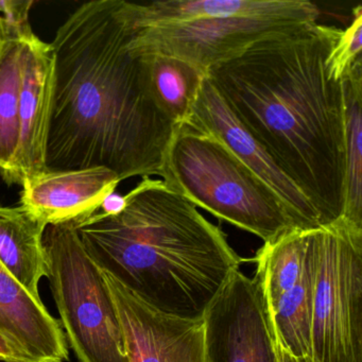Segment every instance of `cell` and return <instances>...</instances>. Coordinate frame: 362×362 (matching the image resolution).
<instances>
[{"label":"cell","instance_id":"cell-1","mask_svg":"<svg viewBox=\"0 0 362 362\" xmlns=\"http://www.w3.org/2000/svg\"><path fill=\"white\" fill-rule=\"evenodd\" d=\"M127 0H95L57 31L46 170L103 167L120 181L160 177L175 128L131 54Z\"/></svg>","mask_w":362,"mask_h":362},{"label":"cell","instance_id":"cell-2","mask_svg":"<svg viewBox=\"0 0 362 362\" xmlns=\"http://www.w3.org/2000/svg\"><path fill=\"white\" fill-rule=\"evenodd\" d=\"M341 29L275 35L207 71L241 126L308 199L321 228L344 211L345 105L328 54Z\"/></svg>","mask_w":362,"mask_h":362},{"label":"cell","instance_id":"cell-3","mask_svg":"<svg viewBox=\"0 0 362 362\" xmlns=\"http://www.w3.org/2000/svg\"><path fill=\"white\" fill-rule=\"evenodd\" d=\"M117 215L77 226L95 264L153 308L202 319L241 258L219 226L162 180L143 177Z\"/></svg>","mask_w":362,"mask_h":362},{"label":"cell","instance_id":"cell-4","mask_svg":"<svg viewBox=\"0 0 362 362\" xmlns=\"http://www.w3.org/2000/svg\"><path fill=\"white\" fill-rule=\"evenodd\" d=\"M162 181L196 207L259 237L274 240L294 230L279 197L209 133L179 127L165 154Z\"/></svg>","mask_w":362,"mask_h":362},{"label":"cell","instance_id":"cell-5","mask_svg":"<svg viewBox=\"0 0 362 362\" xmlns=\"http://www.w3.org/2000/svg\"><path fill=\"white\" fill-rule=\"evenodd\" d=\"M47 277L65 338L79 362H129L103 271L90 257L76 222L44 233Z\"/></svg>","mask_w":362,"mask_h":362},{"label":"cell","instance_id":"cell-6","mask_svg":"<svg viewBox=\"0 0 362 362\" xmlns=\"http://www.w3.org/2000/svg\"><path fill=\"white\" fill-rule=\"evenodd\" d=\"M311 351L315 362H362V234L342 219L317 230Z\"/></svg>","mask_w":362,"mask_h":362},{"label":"cell","instance_id":"cell-7","mask_svg":"<svg viewBox=\"0 0 362 362\" xmlns=\"http://www.w3.org/2000/svg\"><path fill=\"white\" fill-rule=\"evenodd\" d=\"M320 14L317 5L298 0L292 9L270 16L205 18L149 27L132 24L129 49L134 56L156 54L181 59L207 75L211 67L243 54L257 42L317 24Z\"/></svg>","mask_w":362,"mask_h":362},{"label":"cell","instance_id":"cell-8","mask_svg":"<svg viewBox=\"0 0 362 362\" xmlns=\"http://www.w3.org/2000/svg\"><path fill=\"white\" fill-rule=\"evenodd\" d=\"M206 362H279L258 281L237 270L203 315Z\"/></svg>","mask_w":362,"mask_h":362},{"label":"cell","instance_id":"cell-9","mask_svg":"<svg viewBox=\"0 0 362 362\" xmlns=\"http://www.w3.org/2000/svg\"><path fill=\"white\" fill-rule=\"evenodd\" d=\"M103 271V270H101ZM124 337L129 362H206L202 319H186L150 306L103 271Z\"/></svg>","mask_w":362,"mask_h":362},{"label":"cell","instance_id":"cell-10","mask_svg":"<svg viewBox=\"0 0 362 362\" xmlns=\"http://www.w3.org/2000/svg\"><path fill=\"white\" fill-rule=\"evenodd\" d=\"M185 124L219 139L251 169L279 197L296 230L321 228L319 215L308 199L241 126L207 77Z\"/></svg>","mask_w":362,"mask_h":362},{"label":"cell","instance_id":"cell-11","mask_svg":"<svg viewBox=\"0 0 362 362\" xmlns=\"http://www.w3.org/2000/svg\"><path fill=\"white\" fill-rule=\"evenodd\" d=\"M120 182L103 167L45 170L25 180L21 206L46 226L80 223L99 211Z\"/></svg>","mask_w":362,"mask_h":362},{"label":"cell","instance_id":"cell-12","mask_svg":"<svg viewBox=\"0 0 362 362\" xmlns=\"http://www.w3.org/2000/svg\"><path fill=\"white\" fill-rule=\"evenodd\" d=\"M54 50L33 33L25 41L22 63L21 139L16 184L45 171L46 141L52 114Z\"/></svg>","mask_w":362,"mask_h":362},{"label":"cell","instance_id":"cell-13","mask_svg":"<svg viewBox=\"0 0 362 362\" xmlns=\"http://www.w3.org/2000/svg\"><path fill=\"white\" fill-rule=\"evenodd\" d=\"M0 332L33 362H65L69 343L60 321L41 298L31 296L0 262Z\"/></svg>","mask_w":362,"mask_h":362},{"label":"cell","instance_id":"cell-14","mask_svg":"<svg viewBox=\"0 0 362 362\" xmlns=\"http://www.w3.org/2000/svg\"><path fill=\"white\" fill-rule=\"evenodd\" d=\"M46 228L24 207L0 206V262L37 298L40 281L47 275Z\"/></svg>","mask_w":362,"mask_h":362},{"label":"cell","instance_id":"cell-15","mask_svg":"<svg viewBox=\"0 0 362 362\" xmlns=\"http://www.w3.org/2000/svg\"><path fill=\"white\" fill-rule=\"evenodd\" d=\"M317 264V230H311L304 271L300 281L273 306L267 307L281 346L293 359H313V298Z\"/></svg>","mask_w":362,"mask_h":362},{"label":"cell","instance_id":"cell-16","mask_svg":"<svg viewBox=\"0 0 362 362\" xmlns=\"http://www.w3.org/2000/svg\"><path fill=\"white\" fill-rule=\"evenodd\" d=\"M298 0H158L149 4L128 1L134 27L158 26L215 18L270 16L296 7Z\"/></svg>","mask_w":362,"mask_h":362},{"label":"cell","instance_id":"cell-17","mask_svg":"<svg viewBox=\"0 0 362 362\" xmlns=\"http://www.w3.org/2000/svg\"><path fill=\"white\" fill-rule=\"evenodd\" d=\"M150 96L160 113L175 127L189 119L206 74L181 59L139 54Z\"/></svg>","mask_w":362,"mask_h":362},{"label":"cell","instance_id":"cell-18","mask_svg":"<svg viewBox=\"0 0 362 362\" xmlns=\"http://www.w3.org/2000/svg\"><path fill=\"white\" fill-rule=\"evenodd\" d=\"M30 35L4 33L0 47V177L11 185L16 184L20 149L23 54Z\"/></svg>","mask_w":362,"mask_h":362},{"label":"cell","instance_id":"cell-19","mask_svg":"<svg viewBox=\"0 0 362 362\" xmlns=\"http://www.w3.org/2000/svg\"><path fill=\"white\" fill-rule=\"evenodd\" d=\"M341 83L345 105L344 211L341 219L362 234V59Z\"/></svg>","mask_w":362,"mask_h":362},{"label":"cell","instance_id":"cell-20","mask_svg":"<svg viewBox=\"0 0 362 362\" xmlns=\"http://www.w3.org/2000/svg\"><path fill=\"white\" fill-rule=\"evenodd\" d=\"M311 230H289L264 243L255 257L258 281L267 307L273 306L300 281L304 271Z\"/></svg>","mask_w":362,"mask_h":362},{"label":"cell","instance_id":"cell-21","mask_svg":"<svg viewBox=\"0 0 362 362\" xmlns=\"http://www.w3.org/2000/svg\"><path fill=\"white\" fill-rule=\"evenodd\" d=\"M362 7L353 9V18L345 30L341 29L329 54L327 71L329 77L341 81L351 71L357 61L361 60L362 50Z\"/></svg>","mask_w":362,"mask_h":362},{"label":"cell","instance_id":"cell-22","mask_svg":"<svg viewBox=\"0 0 362 362\" xmlns=\"http://www.w3.org/2000/svg\"><path fill=\"white\" fill-rule=\"evenodd\" d=\"M35 1L0 0V26L3 33H13L26 37L33 35L29 16Z\"/></svg>","mask_w":362,"mask_h":362},{"label":"cell","instance_id":"cell-23","mask_svg":"<svg viewBox=\"0 0 362 362\" xmlns=\"http://www.w3.org/2000/svg\"><path fill=\"white\" fill-rule=\"evenodd\" d=\"M0 361L33 362V360L18 346L11 339L0 332Z\"/></svg>","mask_w":362,"mask_h":362},{"label":"cell","instance_id":"cell-24","mask_svg":"<svg viewBox=\"0 0 362 362\" xmlns=\"http://www.w3.org/2000/svg\"><path fill=\"white\" fill-rule=\"evenodd\" d=\"M124 206H126V197L113 192L105 199L98 211L103 215H117L124 209Z\"/></svg>","mask_w":362,"mask_h":362},{"label":"cell","instance_id":"cell-25","mask_svg":"<svg viewBox=\"0 0 362 362\" xmlns=\"http://www.w3.org/2000/svg\"><path fill=\"white\" fill-rule=\"evenodd\" d=\"M275 339H276V351L279 362H293V358H292L291 356L286 351V349L281 346V343L277 340L276 336H275Z\"/></svg>","mask_w":362,"mask_h":362},{"label":"cell","instance_id":"cell-26","mask_svg":"<svg viewBox=\"0 0 362 362\" xmlns=\"http://www.w3.org/2000/svg\"><path fill=\"white\" fill-rule=\"evenodd\" d=\"M4 42V33L3 30H1V26H0V47H1V45H3Z\"/></svg>","mask_w":362,"mask_h":362},{"label":"cell","instance_id":"cell-27","mask_svg":"<svg viewBox=\"0 0 362 362\" xmlns=\"http://www.w3.org/2000/svg\"><path fill=\"white\" fill-rule=\"evenodd\" d=\"M293 362H315V361L313 359L302 360V361H298V360L293 359Z\"/></svg>","mask_w":362,"mask_h":362}]
</instances>
